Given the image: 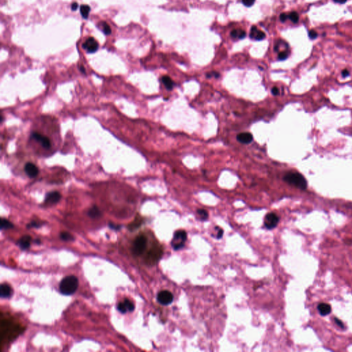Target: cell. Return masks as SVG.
<instances>
[{
    "label": "cell",
    "mask_w": 352,
    "mask_h": 352,
    "mask_svg": "<svg viewBox=\"0 0 352 352\" xmlns=\"http://www.w3.org/2000/svg\"><path fill=\"white\" fill-rule=\"evenodd\" d=\"M78 286V280L72 275L65 277L59 285V289L63 294L70 295L75 293Z\"/></svg>",
    "instance_id": "cell-1"
},
{
    "label": "cell",
    "mask_w": 352,
    "mask_h": 352,
    "mask_svg": "<svg viewBox=\"0 0 352 352\" xmlns=\"http://www.w3.org/2000/svg\"><path fill=\"white\" fill-rule=\"evenodd\" d=\"M283 180L298 189L304 190L307 188V182L305 178L299 173H288L284 176Z\"/></svg>",
    "instance_id": "cell-2"
},
{
    "label": "cell",
    "mask_w": 352,
    "mask_h": 352,
    "mask_svg": "<svg viewBox=\"0 0 352 352\" xmlns=\"http://www.w3.org/2000/svg\"><path fill=\"white\" fill-rule=\"evenodd\" d=\"M187 239V234L185 231L180 230L175 232L174 237L171 241V246L175 251L182 248L185 245Z\"/></svg>",
    "instance_id": "cell-3"
},
{
    "label": "cell",
    "mask_w": 352,
    "mask_h": 352,
    "mask_svg": "<svg viewBox=\"0 0 352 352\" xmlns=\"http://www.w3.org/2000/svg\"><path fill=\"white\" fill-rule=\"evenodd\" d=\"M147 239L146 237L140 235L136 237L133 245V252L136 255H140L145 251Z\"/></svg>",
    "instance_id": "cell-4"
},
{
    "label": "cell",
    "mask_w": 352,
    "mask_h": 352,
    "mask_svg": "<svg viewBox=\"0 0 352 352\" xmlns=\"http://www.w3.org/2000/svg\"><path fill=\"white\" fill-rule=\"evenodd\" d=\"M157 299L158 303H160L161 305H168L171 304L174 300V295L168 290H163L158 294Z\"/></svg>",
    "instance_id": "cell-5"
},
{
    "label": "cell",
    "mask_w": 352,
    "mask_h": 352,
    "mask_svg": "<svg viewBox=\"0 0 352 352\" xmlns=\"http://www.w3.org/2000/svg\"><path fill=\"white\" fill-rule=\"evenodd\" d=\"M279 221V217L274 212H270L267 214L264 219V225L266 228L269 230L273 229L277 226Z\"/></svg>",
    "instance_id": "cell-6"
},
{
    "label": "cell",
    "mask_w": 352,
    "mask_h": 352,
    "mask_svg": "<svg viewBox=\"0 0 352 352\" xmlns=\"http://www.w3.org/2000/svg\"><path fill=\"white\" fill-rule=\"evenodd\" d=\"M31 137H32L34 140L39 142L41 144L42 147H44V148L48 149H50L51 147V142L50 140V139L48 138L46 136H42L41 133H37V132H33L32 133V134H31Z\"/></svg>",
    "instance_id": "cell-7"
},
{
    "label": "cell",
    "mask_w": 352,
    "mask_h": 352,
    "mask_svg": "<svg viewBox=\"0 0 352 352\" xmlns=\"http://www.w3.org/2000/svg\"><path fill=\"white\" fill-rule=\"evenodd\" d=\"M82 46H83V49L86 50L87 52L93 53L97 51L98 48V44L95 39L90 37L84 42Z\"/></svg>",
    "instance_id": "cell-8"
},
{
    "label": "cell",
    "mask_w": 352,
    "mask_h": 352,
    "mask_svg": "<svg viewBox=\"0 0 352 352\" xmlns=\"http://www.w3.org/2000/svg\"><path fill=\"white\" fill-rule=\"evenodd\" d=\"M24 171L26 175L30 178H35L39 174L38 167L32 163H28L25 164L24 166Z\"/></svg>",
    "instance_id": "cell-9"
},
{
    "label": "cell",
    "mask_w": 352,
    "mask_h": 352,
    "mask_svg": "<svg viewBox=\"0 0 352 352\" xmlns=\"http://www.w3.org/2000/svg\"><path fill=\"white\" fill-rule=\"evenodd\" d=\"M61 198V195L58 191L48 193L45 198V203L48 204H55L59 202Z\"/></svg>",
    "instance_id": "cell-10"
},
{
    "label": "cell",
    "mask_w": 352,
    "mask_h": 352,
    "mask_svg": "<svg viewBox=\"0 0 352 352\" xmlns=\"http://www.w3.org/2000/svg\"><path fill=\"white\" fill-rule=\"evenodd\" d=\"M250 37L252 39H254V40L261 41L265 39L266 35L262 30L258 29L257 27L252 26L251 30V33H250Z\"/></svg>",
    "instance_id": "cell-11"
},
{
    "label": "cell",
    "mask_w": 352,
    "mask_h": 352,
    "mask_svg": "<svg viewBox=\"0 0 352 352\" xmlns=\"http://www.w3.org/2000/svg\"><path fill=\"white\" fill-rule=\"evenodd\" d=\"M237 140L241 143L248 144L251 143L252 140H253V136H252V133H242L237 135Z\"/></svg>",
    "instance_id": "cell-12"
},
{
    "label": "cell",
    "mask_w": 352,
    "mask_h": 352,
    "mask_svg": "<svg viewBox=\"0 0 352 352\" xmlns=\"http://www.w3.org/2000/svg\"><path fill=\"white\" fill-rule=\"evenodd\" d=\"M12 295V288L6 283L2 284L0 286V296L2 298H8Z\"/></svg>",
    "instance_id": "cell-13"
},
{
    "label": "cell",
    "mask_w": 352,
    "mask_h": 352,
    "mask_svg": "<svg viewBox=\"0 0 352 352\" xmlns=\"http://www.w3.org/2000/svg\"><path fill=\"white\" fill-rule=\"evenodd\" d=\"M31 237L30 236H28V235H25V236L22 237L21 238H20V239L18 241V245L19 246V247L23 250H25V249H27L30 247V242H31Z\"/></svg>",
    "instance_id": "cell-14"
},
{
    "label": "cell",
    "mask_w": 352,
    "mask_h": 352,
    "mask_svg": "<svg viewBox=\"0 0 352 352\" xmlns=\"http://www.w3.org/2000/svg\"><path fill=\"white\" fill-rule=\"evenodd\" d=\"M318 310L321 316H327L331 312V306L327 303H320L318 305Z\"/></svg>",
    "instance_id": "cell-15"
},
{
    "label": "cell",
    "mask_w": 352,
    "mask_h": 352,
    "mask_svg": "<svg viewBox=\"0 0 352 352\" xmlns=\"http://www.w3.org/2000/svg\"><path fill=\"white\" fill-rule=\"evenodd\" d=\"M246 35V32L242 29H234L231 33V36L233 39H242Z\"/></svg>",
    "instance_id": "cell-16"
},
{
    "label": "cell",
    "mask_w": 352,
    "mask_h": 352,
    "mask_svg": "<svg viewBox=\"0 0 352 352\" xmlns=\"http://www.w3.org/2000/svg\"><path fill=\"white\" fill-rule=\"evenodd\" d=\"M87 214L90 217L93 218V219L98 218L99 217H101V215H102L100 209H99L96 206H92V208H91L89 211H88Z\"/></svg>",
    "instance_id": "cell-17"
},
{
    "label": "cell",
    "mask_w": 352,
    "mask_h": 352,
    "mask_svg": "<svg viewBox=\"0 0 352 352\" xmlns=\"http://www.w3.org/2000/svg\"><path fill=\"white\" fill-rule=\"evenodd\" d=\"M162 82H163L164 86L166 87L167 90H172L173 87H174V82L171 80V78L168 76H164L162 78Z\"/></svg>",
    "instance_id": "cell-18"
},
{
    "label": "cell",
    "mask_w": 352,
    "mask_h": 352,
    "mask_svg": "<svg viewBox=\"0 0 352 352\" xmlns=\"http://www.w3.org/2000/svg\"><path fill=\"white\" fill-rule=\"evenodd\" d=\"M81 14L84 19H87L90 12V7L88 5H82L80 8Z\"/></svg>",
    "instance_id": "cell-19"
},
{
    "label": "cell",
    "mask_w": 352,
    "mask_h": 352,
    "mask_svg": "<svg viewBox=\"0 0 352 352\" xmlns=\"http://www.w3.org/2000/svg\"><path fill=\"white\" fill-rule=\"evenodd\" d=\"M60 237L62 240L65 242H70L74 240V237L68 232H62L60 235Z\"/></svg>",
    "instance_id": "cell-20"
},
{
    "label": "cell",
    "mask_w": 352,
    "mask_h": 352,
    "mask_svg": "<svg viewBox=\"0 0 352 352\" xmlns=\"http://www.w3.org/2000/svg\"><path fill=\"white\" fill-rule=\"evenodd\" d=\"M13 227V224L7 220L2 219L1 220V228L2 229H9Z\"/></svg>",
    "instance_id": "cell-21"
},
{
    "label": "cell",
    "mask_w": 352,
    "mask_h": 352,
    "mask_svg": "<svg viewBox=\"0 0 352 352\" xmlns=\"http://www.w3.org/2000/svg\"><path fill=\"white\" fill-rule=\"evenodd\" d=\"M101 28L105 35H110L111 33H112V30H111L109 25L106 22L101 23Z\"/></svg>",
    "instance_id": "cell-22"
},
{
    "label": "cell",
    "mask_w": 352,
    "mask_h": 352,
    "mask_svg": "<svg viewBox=\"0 0 352 352\" xmlns=\"http://www.w3.org/2000/svg\"><path fill=\"white\" fill-rule=\"evenodd\" d=\"M288 17L292 22L294 23V24H296V23L299 21V15H298V13L297 12H294H294H292L289 14Z\"/></svg>",
    "instance_id": "cell-23"
},
{
    "label": "cell",
    "mask_w": 352,
    "mask_h": 352,
    "mask_svg": "<svg viewBox=\"0 0 352 352\" xmlns=\"http://www.w3.org/2000/svg\"><path fill=\"white\" fill-rule=\"evenodd\" d=\"M197 212V214L200 215L201 219L202 220H206L208 219L209 214H208V212H207L206 210L198 209Z\"/></svg>",
    "instance_id": "cell-24"
},
{
    "label": "cell",
    "mask_w": 352,
    "mask_h": 352,
    "mask_svg": "<svg viewBox=\"0 0 352 352\" xmlns=\"http://www.w3.org/2000/svg\"><path fill=\"white\" fill-rule=\"evenodd\" d=\"M124 303L126 305V307L127 308V310H128L129 312L133 311V309H134V305H133V303L131 301V300H129V299H124Z\"/></svg>",
    "instance_id": "cell-25"
},
{
    "label": "cell",
    "mask_w": 352,
    "mask_h": 352,
    "mask_svg": "<svg viewBox=\"0 0 352 352\" xmlns=\"http://www.w3.org/2000/svg\"><path fill=\"white\" fill-rule=\"evenodd\" d=\"M117 308H118V311L121 312V313H123V314L126 313V312H127V311H128V310H127V307H126L125 304H124V302L119 303V304H118V306H117Z\"/></svg>",
    "instance_id": "cell-26"
},
{
    "label": "cell",
    "mask_w": 352,
    "mask_h": 352,
    "mask_svg": "<svg viewBox=\"0 0 352 352\" xmlns=\"http://www.w3.org/2000/svg\"><path fill=\"white\" fill-rule=\"evenodd\" d=\"M288 54L287 52H285V51H283V52H280L279 54V56H278V58H279V60L281 61H283L288 58Z\"/></svg>",
    "instance_id": "cell-27"
},
{
    "label": "cell",
    "mask_w": 352,
    "mask_h": 352,
    "mask_svg": "<svg viewBox=\"0 0 352 352\" xmlns=\"http://www.w3.org/2000/svg\"><path fill=\"white\" fill-rule=\"evenodd\" d=\"M255 0H242V3L247 7H250L254 4Z\"/></svg>",
    "instance_id": "cell-28"
},
{
    "label": "cell",
    "mask_w": 352,
    "mask_h": 352,
    "mask_svg": "<svg viewBox=\"0 0 352 352\" xmlns=\"http://www.w3.org/2000/svg\"><path fill=\"white\" fill-rule=\"evenodd\" d=\"M41 224L38 222H36V221H32L30 224L27 225L28 228H39Z\"/></svg>",
    "instance_id": "cell-29"
},
{
    "label": "cell",
    "mask_w": 352,
    "mask_h": 352,
    "mask_svg": "<svg viewBox=\"0 0 352 352\" xmlns=\"http://www.w3.org/2000/svg\"><path fill=\"white\" fill-rule=\"evenodd\" d=\"M309 38H310L311 39H316V38L317 37V36H318V34H317V33H316L315 30H310V31H309Z\"/></svg>",
    "instance_id": "cell-30"
},
{
    "label": "cell",
    "mask_w": 352,
    "mask_h": 352,
    "mask_svg": "<svg viewBox=\"0 0 352 352\" xmlns=\"http://www.w3.org/2000/svg\"><path fill=\"white\" fill-rule=\"evenodd\" d=\"M288 16L285 13H282V14H281V15H280V20L282 22H285L286 21V19H288Z\"/></svg>",
    "instance_id": "cell-31"
},
{
    "label": "cell",
    "mask_w": 352,
    "mask_h": 352,
    "mask_svg": "<svg viewBox=\"0 0 352 352\" xmlns=\"http://www.w3.org/2000/svg\"><path fill=\"white\" fill-rule=\"evenodd\" d=\"M334 320H335V322H336V324H337L338 325H339L340 327H341V328H342V329L344 328V325H343V323H342V322L341 321V320H340L339 319H336V318H335Z\"/></svg>",
    "instance_id": "cell-32"
},
{
    "label": "cell",
    "mask_w": 352,
    "mask_h": 352,
    "mask_svg": "<svg viewBox=\"0 0 352 352\" xmlns=\"http://www.w3.org/2000/svg\"><path fill=\"white\" fill-rule=\"evenodd\" d=\"M279 89H278V88H277V87H274L272 89V94H273V95H274V96L279 94Z\"/></svg>",
    "instance_id": "cell-33"
},
{
    "label": "cell",
    "mask_w": 352,
    "mask_h": 352,
    "mask_svg": "<svg viewBox=\"0 0 352 352\" xmlns=\"http://www.w3.org/2000/svg\"><path fill=\"white\" fill-rule=\"evenodd\" d=\"M223 234H224V231H223V230L219 228V231H218V232H217V237L218 238V239H220V238H221V237H222Z\"/></svg>",
    "instance_id": "cell-34"
},
{
    "label": "cell",
    "mask_w": 352,
    "mask_h": 352,
    "mask_svg": "<svg viewBox=\"0 0 352 352\" xmlns=\"http://www.w3.org/2000/svg\"><path fill=\"white\" fill-rule=\"evenodd\" d=\"M109 227H110L111 228L114 229V230H118L119 228H121L120 226H117V225H116V224H112V223L109 224Z\"/></svg>",
    "instance_id": "cell-35"
},
{
    "label": "cell",
    "mask_w": 352,
    "mask_h": 352,
    "mask_svg": "<svg viewBox=\"0 0 352 352\" xmlns=\"http://www.w3.org/2000/svg\"><path fill=\"white\" fill-rule=\"evenodd\" d=\"M342 75L343 77H347V76H350V72L347 70H344L342 72Z\"/></svg>",
    "instance_id": "cell-36"
},
{
    "label": "cell",
    "mask_w": 352,
    "mask_h": 352,
    "mask_svg": "<svg viewBox=\"0 0 352 352\" xmlns=\"http://www.w3.org/2000/svg\"><path fill=\"white\" fill-rule=\"evenodd\" d=\"M77 8H78V4L76 2H74L72 6H71V9L72 10H76L77 9Z\"/></svg>",
    "instance_id": "cell-37"
},
{
    "label": "cell",
    "mask_w": 352,
    "mask_h": 352,
    "mask_svg": "<svg viewBox=\"0 0 352 352\" xmlns=\"http://www.w3.org/2000/svg\"><path fill=\"white\" fill-rule=\"evenodd\" d=\"M334 2L336 3H340V4H345V3L347 2V0H334Z\"/></svg>",
    "instance_id": "cell-38"
},
{
    "label": "cell",
    "mask_w": 352,
    "mask_h": 352,
    "mask_svg": "<svg viewBox=\"0 0 352 352\" xmlns=\"http://www.w3.org/2000/svg\"><path fill=\"white\" fill-rule=\"evenodd\" d=\"M80 70L82 72H83V73H86V70H85V68H84V67H83V66H81V67H80Z\"/></svg>",
    "instance_id": "cell-39"
}]
</instances>
